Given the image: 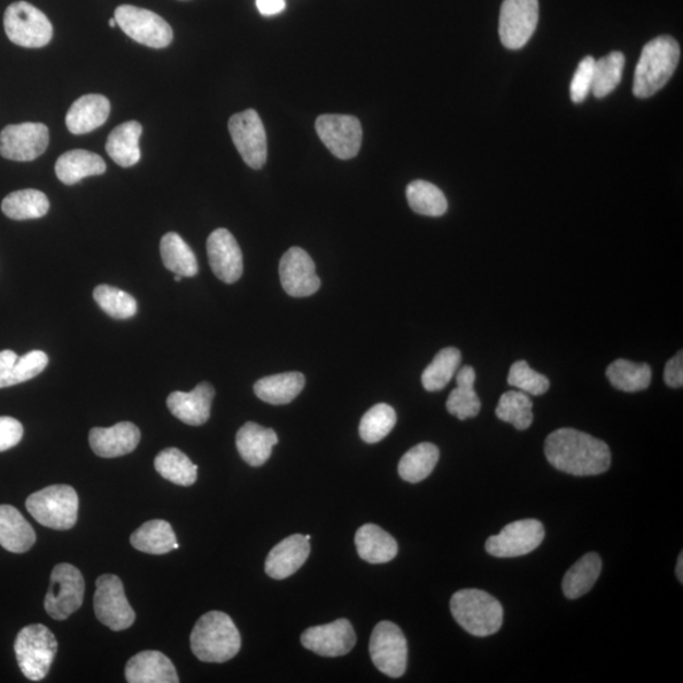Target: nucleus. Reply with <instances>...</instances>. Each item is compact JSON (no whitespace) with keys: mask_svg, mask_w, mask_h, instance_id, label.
<instances>
[{"mask_svg":"<svg viewBox=\"0 0 683 683\" xmlns=\"http://www.w3.org/2000/svg\"><path fill=\"white\" fill-rule=\"evenodd\" d=\"M49 128L42 123L7 126L0 134V154L12 161H34L49 146Z\"/></svg>","mask_w":683,"mask_h":683,"instance_id":"dca6fc26","label":"nucleus"},{"mask_svg":"<svg viewBox=\"0 0 683 683\" xmlns=\"http://www.w3.org/2000/svg\"><path fill=\"white\" fill-rule=\"evenodd\" d=\"M595 59L586 57L578 66L571 82L570 96L573 103H582L593 88Z\"/></svg>","mask_w":683,"mask_h":683,"instance_id":"de8ad7c7","label":"nucleus"},{"mask_svg":"<svg viewBox=\"0 0 683 683\" xmlns=\"http://www.w3.org/2000/svg\"><path fill=\"white\" fill-rule=\"evenodd\" d=\"M545 454L555 469L573 476L601 475L611 464L610 449L605 442L572 429L550 433Z\"/></svg>","mask_w":683,"mask_h":683,"instance_id":"f257e3e1","label":"nucleus"},{"mask_svg":"<svg viewBox=\"0 0 683 683\" xmlns=\"http://www.w3.org/2000/svg\"><path fill=\"white\" fill-rule=\"evenodd\" d=\"M680 45L671 36H659L644 46L635 67L633 92L635 97H654L670 82L680 61Z\"/></svg>","mask_w":683,"mask_h":683,"instance_id":"7ed1b4c3","label":"nucleus"},{"mask_svg":"<svg viewBox=\"0 0 683 683\" xmlns=\"http://www.w3.org/2000/svg\"><path fill=\"white\" fill-rule=\"evenodd\" d=\"M508 383L519 392L539 397L548 392L549 380L534 371L526 361H518L510 368Z\"/></svg>","mask_w":683,"mask_h":683,"instance_id":"49530a36","label":"nucleus"},{"mask_svg":"<svg viewBox=\"0 0 683 683\" xmlns=\"http://www.w3.org/2000/svg\"><path fill=\"white\" fill-rule=\"evenodd\" d=\"M15 657L23 674L30 681H41L51 669L58 654L57 636L42 624L22 629L14 643Z\"/></svg>","mask_w":683,"mask_h":683,"instance_id":"423d86ee","label":"nucleus"},{"mask_svg":"<svg viewBox=\"0 0 683 683\" xmlns=\"http://www.w3.org/2000/svg\"><path fill=\"white\" fill-rule=\"evenodd\" d=\"M110 26H111L112 28H114V27L116 26V21H115L114 18H112V20L110 21Z\"/></svg>","mask_w":683,"mask_h":683,"instance_id":"5fc2aeb1","label":"nucleus"},{"mask_svg":"<svg viewBox=\"0 0 683 683\" xmlns=\"http://www.w3.org/2000/svg\"><path fill=\"white\" fill-rule=\"evenodd\" d=\"M131 545L147 555H166L178 548L176 534L166 520H150L131 535Z\"/></svg>","mask_w":683,"mask_h":683,"instance_id":"2f4dec72","label":"nucleus"},{"mask_svg":"<svg viewBox=\"0 0 683 683\" xmlns=\"http://www.w3.org/2000/svg\"><path fill=\"white\" fill-rule=\"evenodd\" d=\"M607 377L618 390L638 393L648 389L651 370L647 363L617 360L608 368Z\"/></svg>","mask_w":683,"mask_h":683,"instance_id":"ea45409f","label":"nucleus"},{"mask_svg":"<svg viewBox=\"0 0 683 683\" xmlns=\"http://www.w3.org/2000/svg\"><path fill=\"white\" fill-rule=\"evenodd\" d=\"M209 265L221 282L235 284L244 274V256L232 233L215 229L207 240Z\"/></svg>","mask_w":683,"mask_h":683,"instance_id":"6ab92c4d","label":"nucleus"},{"mask_svg":"<svg viewBox=\"0 0 683 683\" xmlns=\"http://www.w3.org/2000/svg\"><path fill=\"white\" fill-rule=\"evenodd\" d=\"M228 129L240 158L259 170L266 164L268 136L258 112L247 110L231 116Z\"/></svg>","mask_w":683,"mask_h":683,"instance_id":"f8f14e48","label":"nucleus"},{"mask_svg":"<svg viewBox=\"0 0 683 683\" xmlns=\"http://www.w3.org/2000/svg\"><path fill=\"white\" fill-rule=\"evenodd\" d=\"M95 300L103 312L114 320H129L137 313V300L131 294L110 285L97 286Z\"/></svg>","mask_w":683,"mask_h":683,"instance_id":"a18cd8bd","label":"nucleus"},{"mask_svg":"<svg viewBox=\"0 0 683 683\" xmlns=\"http://www.w3.org/2000/svg\"><path fill=\"white\" fill-rule=\"evenodd\" d=\"M4 29L13 44L27 49L44 48L50 44L53 35L50 20L27 2L13 3L7 8Z\"/></svg>","mask_w":683,"mask_h":683,"instance_id":"0eeeda50","label":"nucleus"},{"mask_svg":"<svg viewBox=\"0 0 683 683\" xmlns=\"http://www.w3.org/2000/svg\"><path fill=\"white\" fill-rule=\"evenodd\" d=\"M160 251L162 262L171 273L183 277H193L198 274L197 256L177 233L170 232L162 237Z\"/></svg>","mask_w":683,"mask_h":683,"instance_id":"72a5a7b5","label":"nucleus"},{"mask_svg":"<svg viewBox=\"0 0 683 683\" xmlns=\"http://www.w3.org/2000/svg\"><path fill=\"white\" fill-rule=\"evenodd\" d=\"M142 136L141 123L129 121L115 127L107 141V152L116 165L135 166L141 160L139 138Z\"/></svg>","mask_w":683,"mask_h":683,"instance_id":"c85d7f7f","label":"nucleus"},{"mask_svg":"<svg viewBox=\"0 0 683 683\" xmlns=\"http://www.w3.org/2000/svg\"><path fill=\"white\" fill-rule=\"evenodd\" d=\"M175 282L181 283L183 281V276L181 275H175Z\"/></svg>","mask_w":683,"mask_h":683,"instance_id":"864d4df0","label":"nucleus"},{"mask_svg":"<svg viewBox=\"0 0 683 683\" xmlns=\"http://www.w3.org/2000/svg\"><path fill=\"white\" fill-rule=\"evenodd\" d=\"M36 543L34 527L11 506H0V546L12 554H26Z\"/></svg>","mask_w":683,"mask_h":683,"instance_id":"cd10ccee","label":"nucleus"},{"mask_svg":"<svg viewBox=\"0 0 683 683\" xmlns=\"http://www.w3.org/2000/svg\"><path fill=\"white\" fill-rule=\"evenodd\" d=\"M625 58L622 52H611L595 61L592 91L596 98L608 97L622 82Z\"/></svg>","mask_w":683,"mask_h":683,"instance_id":"79ce46f5","label":"nucleus"},{"mask_svg":"<svg viewBox=\"0 0 683 683\" xmlns=\"http://www.w3.org/2000/svg\"><path fill=\"white\" fill-rule=\"evenodd\" d=\"M26 508L36 522L57 531H69L77 522L79 496L72 486L52 485L28 496Z\"/></svg>","mask_w":683,"mask_h":683,"instance_id":"39448f33","label":"nucleus"},{"mask_svg":"<svg viewBox=\"0 0 683 683\" xmlns=\"http://www.w3.org/2000/svg\"><path fill=\"white\" fill-rule=\"evenodd\" d=\"M407 199L413 212L426 216L444 215L448 209L444 191L424 181H415L408 185Z\"/></svg>","mask_w":683,"mask_h":683,"instance_id":"a19ab883","label":"nucleus"},{"mask_svg":"<svg viewBox=\"0 0 683 683\" xmlns=\"http://www.w3.org/2000/svg\"><path fill=\"white\" fill-rule=\"evenodd\" d=\"M129 683H177L175 666L159 650H144L132 657L126 666Z\"/></svg>","mask_w":683,"mask_h":683,"instance_id":"5701e85b","label":"nucleus"},{"mask_svg":"<svg viewBox=\"0 0 683 683\" xmlns=\"http://www.w3.org/2000/svg\"><path fill=\"white\" fill-rule=\"evenodd\" d=\"M23 437V425L12 417H0V452L17 446Z\"/></svg>","mask_w":683,"mask_h":683,"instance_id":"09e8293b","label":"nucleus"},{"mask_svg":"<svg viewBox=\"0 0 683 683\" xmlns=\"http://www.w3.org/2000/svg\"><path fill=\"white\" fill-rule=\"evenodd\" d=\"M139 440H141V432L131 422H122L111 429H92L89 433L92 452L103 458H115L134 452Z\"/></svg>","mask_w":683,"mask_h":683,"instance_id":"412c9836","label":"nucleus"},{"mask_svg":"<svg viewBox=\"0 0 683 683\" xmlns=\"http://www.w3.org/2000/svg\"><path fill=\"white\" fill-rule=\"evenodd\" d=\"M305 386L306 377L300 372H285L259 380L253 392L256 397L271 406H285L297 398Z\"/></svg>","mask_w":683,"mask_h":683,"instance_id":"c756f323","label":"nucleus"},{"mask_svg":"<svg viewBox=\"0 0 683 683\" xmlns=\"http://www.w3.org/2000/svg\"><path fill=\"white\" fill-rule=\"evenodd\" d=\"M154 469L162 477L178 486H191L198 479V465L177 448L161 451L154 458Z\"/></svg>","mask_w":683,"mask_h":683,"instance_id":"4c0bfd02","label":"nucleus"},{"mask_svg":"<svg viewBox=\"0 0 683 683\" xmlns=\"http://www.w3.org/2000/svg\"><path fill=\"white\" fill-rule=\"evenodd\" d=\"M496 417L510 423L518 431L530 429L533 423V401L523 392H508L501 395Z\"/></svg>","mask_w":683,"mask_h":683,"instance_id":"37998d69","label":"nucleus"},{"mask_svg":"<svg viewBox=\"0 0 683 683\" xmlns=\"http://www.w3.org/2000/svg\"><path fill=\"white\" fill-rule=\"evenodd\" d=\"M461 361L460 349L455 347L442 349L423 372L422 384L424 389L431 393L444 390L451 383L458 368H460Z\"/></svg>","mask_w":683,"mask_h":683,"instance_id":"58836bf2","label":"nucleus"},{"mask_svg":"<svg viewBox=\"0 0 683 683\" xmlns=\"http://www.w3.org/2000/svg\"><path fill=\"white\" fill-rule=\"evenodd\" d=\"M476 372L471 367H463L457 371L456 389L449 394L447 400V410L452 414L465 421V419L475 418L481 410V401L475 392Z\"/></svg>","mask_w":683,"mask_h":683,"instance_id":"473e14b6","label":"nucleus"},{"mask_svg":"<svg viewBox=\"0 0 683 683\" xmlns=\"http://www.w3.org/2000/svg\"><path fill=\"white\" fill-rule=\"evenodd\" d=\"M114 20L124 34L147 48L165 49L173 42V28L169 23L144 8L121 5L115 10Z\"/></svg>","mask_w":683,"mask_h":683,"instance_id":"6e6552de","label":"nucleus"},{"mask_svg":"<svg viewBox=\"0 0 683 683\" xmlns=\"http://www.w3.org/2000/svg\"><path fill=\"white\" fill-rule=\"evenodd\" d=\"M451 612L465 632L488 636L500 631L504 620L501 604L494 596L477 588H464L451 599Z\"/></svg>","mask_w":683,"mask_h":683,"instance_id":"20e7f679","label":"nucleus"},{"mask_svg":"<svg viewBox=\"0 0 683 683\" xmlns=\"http://www.w3.org/2000/svg\"><path fill=\"white\" fill-rule=\"evenodd\" d=\"M439 461V449L433 444L418 445L402 456L399 462V475L410 484L421 483L431 475Z\"/></svg>","mask_w":683,"mask_h":683,"instance_id":"e433bc0d","label":"nucleus"},{"mask_svg":"<svg viewBox=\"0 0 683 683\" xmlns=\"http://www.w3.org/2000/svg\"><path fill=\"white\" fill-rule=\"evenodd\" d=\"M85 581L73 564L60 563L52 570L50 588L45 597V610L55 620H65L82 608Z\"/></svg>","mask_w":683,"mask_h":683,"instance_id":"1a4fd4ad","label":"nucleus"},{"mask_svg":"<svg viewBox=\"0 0 683 683\" xmlns=\"http://www.w3.org/2000/svg\"><path fill=\"white\" fill-rule=\"evenodd\" d=\"M278 444L274 430L265 429L258 423L248 422L237 433L236 445L240 457L252 468L266 463L273 448Z\"/></svg>","mask_w":683,"mask_h":683,"instance_id":"a878e982","label":"nucleus"},{"mask_svg":"<svg viewBox=\"0 0 683 683\" xmlns=\"http://www.w3.org/2000/svg\"><path fill=\"white\" fill-rule=\"evenodd\" d=\"M676 574H678V579L680 580L682 584L683 582V555L682 554L679 557Z\"/></svg>","mask_w":683,"mask_h":683,"instance_id":"603ef678","label":"nucleus"},{"mask_svg":"<svg viewBox=\"0 0 683 683\" xmlns=\"http://www.w3.org/2000/svg\"><path fill=\"white\" fill-rule=\"evenodd\" d=\"M214 387L209 383L199 384L190 393L174 392L167 398V408L178 421L188 425H203L211 418Z\"/></svg>","mask_w":683,"mask_h":683,"instance_id":"aec40b11","label":"nucleus"},{"mask_svg":"<svg viewBox=\"0 0 683 683\" xmlns=\"http://www.w3.org/2000/svg\"><path fill=\"white\" fill-rule=\"evenodd\" d=\"M107 165L97 153L73 150L61 154L55 165V173L61 183L74 185L88 176L102 175Z\"/></svg>","mask_w":683,"mask_h":683,"instance_id":"7c9ffc66","label":"nucleus"},{"mask_svg":"<svg viewBox=\"0 0 683 683\" xmlns=\"http://www.w3.org/2000/svg\"><path fill=\"white\" fill-rule=\"evenodd\" d=\"M665 383L673 389H679L683 386V353L679 351L665 368Z\"/></svg>","mask_w":683,"mask_h":683,"instance_id":"8fccbe9b","label":"nucleus"},{"mask_svg":"<svg viewBox=\"0 0 683 683\" xmlns=\"http://www.w3.org/2000/svg\"><path fill=\"white\" fill-rule=\"evenodd\" d=\"M315 129L321 141L336 158L349 160L360 152L363 132L356 116L324 114L318 116Z\"/></svg>","mask_w":683,"mask_h":683,"instance_id":"4468645a","label":"nucleus"},{"mask_svg":"<svg viewBox=\"0 0 683 683\" xmlns=\"http://www.w3.org/2000/svg\"><path fill=\"white\" fill-rule=\"evenodd\" d=\"M545 526L537 519L518 520L504 526L486 542V552L498 558L522 557L537 549L545 539Z\"/></svg>","mask_w":683,"mask_h":683,"instance_id":"2eb2a0df","label":"nucleus"},{"mask_svg":"<svg viewBox=\"0 0 683 683\" xmlns=\"http://www.w3.org/2000/svg\"><path fill=\"white\" fill-rule=\"evenodd\" d=\"M370 655L380 672L401 678L408 665V642L401 629L392 622L378 623L371 634Z\"/></svg>","mask_w":683,"mask_h":683,"instance_id":"9d476101","label":"nucleus"},{"mask_svg":"<svg viewBox=\"0 0 683 683\" xmlns=\"http://www.w3.org/2000/svg\"><path fill=\"white\" fill-rule=\"evenodd\" d=\"M310 555V543L306 535L294 534L271 549L265 562L268 576L285 580L299 571Z\"/></svg>","mask_w":683,"mask_h":683,"instance_id":"4be33fe9","label":"nucleus"},{"mask_svg":"<svg viewBox=\"0 0 683 683\" xmlns=\"http://www.w3.org/2000/svg\"><path fill=\"white\" fill-rule=\"evenodd\" d=\"M395 424H397V413L394 408L387 403H377L362 417L360 436L369 445L377 444L389 436Z\"/></svg>","mask_w":683,"mask_h":683,"instance_id":"c03bdc74","label":"nucleus"},{"mask_svg":"<svg viewBox=\"0 0 683 683\" xmlns=\"http://www.w3.org/2000/svg\"><path fill=\"white\" fill-rule=\"evenodd\" d=\"M357 554L372 564L387 563L398 555V543L375 524H364L356 533Z\"/></svg>","mask_w":683,"mask_h":683,"instance_id":"bb28decb","label":"nucleus"},{"mask_svg":"<svg viewBox=\"0 0 683 683\" xmlns=\"http://www.w3.org/2000/svg\"><path fill=\"white\" fill-rule=\"evenodd\" d=\"M256 5H258V10L262 15L271 17V15L282 13L286 3L285 0H256Z\"/></svg>","mask_w":683,"mask_h":683,"instance_id":"3c124183","label":"nucleus"},{"mask_svg":"<svg viewBox=\"0 0 683 683\" xmlns=\"http://www.w3.org/2000/svg\"><path fill=\"white\" fill-rule=\"evenodd\" d=\"M49 198L40 190L25 189L11 193L2 203V211L13 221L42 219L49 213Z\"/></svg>","mask_w":683,"mask_h":683,"instance_id":"f704fd0d","label":"nucleus"},{"mask_svg":"<svg viewBox=\"0 0 683 683\" xmlns=\"http://www.w3.org/2000/svg\"><path fill=\"white\" fill-rule=\"evenodd\" d=\"M111 113V103L103 96L88 95L77 99L66 114V127L73 135H85L102 127Z\"/></svg>","mask_w":683,"mask_h":683,"instance_id":"393cba45","label":"nucleus"},{"mask_svg":"<svg viewBox=\"0 0 683 683\" xmlns=\"http://www.w3.org/2000/svg\"><path fill=\"white\" fill-rule=\"evenodd\" d=\"M49 357L42 351L17 356L11 349L0 351V389L28 382L48 368Z\"/></svg>","mask_w":683,"mask_h":683,"instance_id":"b1692460","label":"nucleus"},{"mask_svg":"<svg viewBox=\"0 0 683 683\" xmlns=\"http://www.w3.org/2000/svg\"><path fill=\"white\" fill-rule=\"evenodd\" d=\"M356 633L347 619L307 629L300 642L305 648L322 657H340L356 646Z\"/></svg>","mask_w":683,"mask_h":683,"instance_id":"a211bd4d","label":"nucleus"},{"mask_svg":"<svg viewBox=\"0 0 683 683\" xmlns=\"http://www.w3.org/2000/svg\"><path fill=\"white\" fill-rule=\"evenodd\" d=\"M240 634L229 616L222 611L207 612L190 635L193 654L201 662L223 663L235 658L240 649Z\"/></svg>","mask_w":683,"mask_h":683,"instance_id":"f03ea898","label":"nucleus"},{"mask_svg":"<svg viewBox=\"0 0 683 683\" xmlns=\"http://www.w3.org/2000/svg\"><path fill=\"white\" fill-rule=\"evenodd\" d=\"M539 20L538 0H504L499 35L509 50H519L530 42Z\"/></svg>","mask_w":683,"mask_h":683,"instance_id":"ddd939ff","label":"nucleus"},{"mask_svg":"<svg viewBox=\"0 0 683 683\" xmlns=\"http://www.w3.org/2000/svg\"><path fill=\"white\" fill-rule=\"evenodd\" d=\"M284 290L293 298H307L320 290L321 278L315 273V263L307 251L291 247L278 266Z\"/></svg>","mask_w":683,"mask_h":683,"instance_id":"f3484780","label":"nucleus"},{"mask_svg":"<svg viewBox=\"0 0 683 683\" xmlns=\"http://www.w3.org/2000/svg\"><path fill=\"white\" fill-rule=\"evenodd\" d=\"M95 611L99 622L114 632L126 631L135 623V611L124 594L121 579L115 574H102L98 578Z\"/></svg>","mask_w":683,"mask_h":683,"instance_id":"9b49d317","label":"nucleus"},{"mask_svg":"<svg viewBox=\"0 0 683 683\" xmlns=\"http://www.w3.org/2000/svg\"><path fill=\"white\" fill-rule=\"evenodd\" d=\"M601 558L596 554H588L581 558L564 574L562 582L563 594L574 600L584 596L594 587L601 573Z\"/></svg>","mask_w":683,"mask_h":683,"instance_id":"c9c22d12","label":"nucleus"}]
</instances>
